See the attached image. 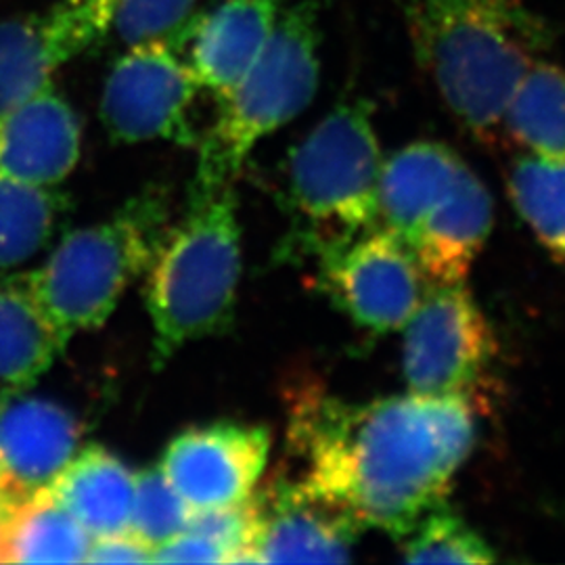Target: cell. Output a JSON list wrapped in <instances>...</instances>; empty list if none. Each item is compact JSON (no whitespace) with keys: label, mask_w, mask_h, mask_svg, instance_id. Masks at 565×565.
<instances>
[{"label":"cell","mask_w":565,"mask_h":565,"mask_svg":"<svg viewBox=\"0 0 565 565\" xmlns=\"http://www.w3.org/2000/svg\"><path fill=\"white\" fill-rule=\"evenodd\" d=\"M291 438L302 482L361 530L401 541L431 507L445 503L476 445V411L463 396H406L345 403L308 396Z\"/></svg>","instance_id":"1"},{"label":"cell","mask_w":565,"mask_h":565,"mask_svg":"<svg viewBox=\"0 0 565 565\" xmlns=\"http://www.w3.org/2000/svg\"><path fill=\"white\" fill-rule=\"evenodd\" d=\"M415 60L476 139L505 130L509 103L551 46L546 21L522 0H406Z\"/></svg>","instance_id":"2"},{"label":"cell","mask_w":565,"mask_h":565,"mask_svg":"<svg viewBox=\"0 0 565 565\" xmlns=\"http://www.w3.org/2000/svg\"><path fill=\"white\" fill-rule=\"evenodd\" d=\"M242 277V226L233 184H193L181 223L163 235L149 264L147 310L153 363L223 331Z\"/></svg>","instance_id":"3"},{"label":"cell","mask_w":565,"mask_h":565,"mask_svg":"<svg viewBox=\"0 0 565 565\" xmlns=\"http://www.w3.org/2000/svg\"><path fill=\"white\" fill-rule=\"evenodd\" d=\"M380 142L371 107L338 103L289 156L285 203L294 216L291 249L321 258L380 226Z\"/></svg>","instance_id":"4"},{"label":"cell","mask_w":565,"mask_h":565,"mask_svg":"<svg viewBox=\"0 0 565 565\" xmlns=\"http://www.w3.org/2000/svg\"><path fill=\"white\" fill-rule=\"evenodd\" d=\"M319 13L315 0L282 7L260 55L223 99L200 137L193 184H233L258 142L300 116L319 88Z\"/></svg>","instance_id":"5"},{"label":"cell","mask_w":565,"mask_h":565,"mask_svg":"<svg viewBox=\"0 0 565 565\" xmlns=\"http://www.w3.org/2000/svg\"><path fill=\"white\" fill-rule=\"evenodd\" d=\"M168 228L166 198L142 193L111 218L70 233L25 281L70 340L111 317L126 287L149 268Z\"/></svg>","instance_id":"6"},{"label":"cell","mask_w":565,"mask_h":565,"mask_svg":"<svg viewBox=\"0 0 565 565\" xmlns=\"http://www.w3.org/2000/svg\"><path fill=\"white\" fill-rule=\"evenodd\" d=\"M102 97V120L118 142L198 145L191 107L202 86L174 39L156 36L126 44Z\"/></svg>","instance_id":"7"},{"label":"cell","mask_w":565,"mask_h":565,"mask_svg":"<svg viewBox=\"0 0 565 565\" xmlns=\"http://www.w3.org/2000/svg\"><path fill=\"white\" fill-rule=\"evenodd\" d=\"M494 352V333L463 282L427 287L404 327L403 373L408 392L471 401Z\"/></svg>","instance_id":"8"},{"label":"cell","mask_w":565,"mask_h":565,"mask_svg":"<svg viewBox=\"0 0 565 565\" xmlns=\"http://www.w3.org/2000/svg\"><path fill=\"white\" fill-rule=\"evenodd\" d=\"M319 273L343 315L375 333L404 329L427 291L411 249L382 226L323 254Z\"/></svg>","instance_id":"9"},{"label":"cell","mask_w":565,"mask_h":565,"mask_svg":"<svg viewBox=\"0 0 565 565\" xmlns=\"http://www.w3.org/2000/svg\"><path fill=\"white\" fill-rule=\"evenodd\" d=\"M120 0H55L0 23V114L32 99L55 74L114 32Z\"/></svg>","instance_id":"10"},{"label":"cell","mask_w":565,"mask_h":565,"mask_svg":"<svg viewBox=\"0 0 565 565\" xmlns=\"http://www.w3.org/2000/svg\"><path fill=\"white\" fill-rule=\"evenodd\" d=\"M270 436L260 425H203L182 431L163 452L160 469L193 511L239 505L263 476Z\"/></svg>","instance_id":"11"},{"label":"cell","mask_w":565,"mask_h":565,"mask_svg":"<svg viewBox=\"0 0 565 565\" xmlns=\"http://www.w3.org/2000/svg\"><path fill=\"white\" fill-rule=\"evenodd\" d=\"M256 507L252 564H343L352 559L361 527L310 492L300 480H279Z\"/></svg>","instance_id":"12"},{"label":"cell","mask_w":565,"mask_h":565,"mask_svg":"<svg viewBox=\"0 0 565 565\" xmlns=\"http://www.w3.org/2000/svg\"><path fill=\"white\" fill-rule=\"evenodd\" d=\"M285 0H214L170 36L216 102L242 81L275 32Z\"/></svg>","instance_id":"13"},{"label":"cell","mask_w":565,"mask_h":565,"mask_svg":"<svg viewBox=\"0 0 565 565\" xmlns=\"http://www.w3.org/2000/svg\"><path fill=\"white\" fill-rule=\"evenodd\" d=\"M81 425L61 404L30 396L0 401V469L9 499L53 484L81 445Z\"/></svg>","instance_id":"14"},{"label":"cell","mask_w":565,"mask_h":565,"mask_svg":"<svg viewBox=\"0 0 565 565\" xmlns=\"http://www.w3.org/2000/svg\"><path fill=\"white\" fill-rule=\"evenodd\" d=\"M81 142L76 111L51 84L32 99L0 114V174L53 186L76 168Z\"/></svg>","instance_id":"15"},{"label":"cell","mask_w":565,"mask_h":565,"mask_svg":"<svg viewBox=\"0 0 565 565\" xmlns=\"http://www.w3.org/2000/svg\"><path fill=\"white\" fill-rule=\"evenodd\" d=\"M492 198L463 163L427 214L411 254L427 287L461 285L492 231Z\"/></svg>","instance_id":"16"},{"label":"cell","mask_w":565,"mask_h":565,"mask_svg":"<svg viewBox=\"0 0 565 565\" xmlns=\"http://www.w3.org/2000/svg\"><path fill=\"white\" fill-rule=\"evenodd\" d=\"M463 163L445 142H411L392 153L382 162L377 179L380 226L411 249L427 214Z\"/></svg>","instance_id":"17"},{"label":"cell","mask_w":565,"mask_h":565,"mask_svg":"<svg viewBox=\"0 0 565 565\" xmlns=\"http://www.w3.org/2000/svg\"><path fill=\"white\" fill-rule=\"evenodd\" d=\"M49 492L93 539L130 527L135 473L102 446L76 452Z\"/></svg>","instance_id":"18"},{"label":"cell","mask_w":565,"mask_h":565,"mask_svg":"<svg viewBox=\"0 0 565 565\" xmlns=\"http://www.w3.org/2000/svg\"><path fill=\"white\" fill-rule=\"evenodd\" d=\"M90 543L49 488L0 509V564H84Z\"/></svg>","instance_id":"19"},{"label":"cell","mask_w":565,"mask_h":565,"mask_svg":"<svg viewBox=\"0 0 565 565\" xmlns=\"http://www.w3.org/2000/svg\"><path fill=\"white\" fill-rule=\"evenodd\" d=\"M67 342L28 281H0V384L18 390L34 384Z\"/></svg>","instance_id":"20"},{"label":"cell","mask_w":565,"mask_h":565,"mask_svg":"<svg viewBox=\"0 0 565 565\" xmlns=\"http://www.w3.org/2000/svg\"><path fill=\"white\" fill-rule=\"evenodd\" d=\"M505 130L532 156L565 160V70L541 60L509 103Z\"/></svg>","instance_id":"21"},{"label":"cell","mask_w":565,"mask_h":565,"mask_svg":"<svg viewBox=\"0 0 565 565\" xmlns=\"http://www.w3.org/2000/svg\"><path fill=\"white\" fill-rule=\"evenodd\" d=\"M65 202L53 186H36L0 174V268L39 256L53 239Z\"/></svg>","instance_id":"22"},{"label":"cell","mask_w":565,"mask_h":565,"mask_svg":"<svg viewBox=\"0 0 565 565\" xmlns=\"http://www.w3.org/2000/svg\"><path fill=\"white\" fill-rule=\"evenodd\" d=\"M509 198L546 252L565 264V160L532 153L518 160Z\"/></svg>","instance_id":"23"},{"label":"cell","mask_w":565,"mask_h":565,"mask_svg":"<svg viewBox=\"0 0 565 565\" xmlns=\"http://www.w3.org/2000/svg\"><path fill=\"white\" fill-rule=\"evenodd\" d=\"M401 553L408 564H492L494 548L445 503L431 507L404 534Z\"/></svg>","instance_id":"24"},{"label":"cell","mask_w":565,"mask_h":565,"mask_svg":"<svg viewBox=\"0 0 565 565\" xmlns=\"http://www.w3.org/2000/svg\"><path fill=\"white\" fill-rule=\"evenodd\" d=\"M191 513L193 509L184 503L160 467L135 473L130 530L142 541L153 548L162 545L186 527Z\"/></svg>","instance_id":"25"},{"label":"cell","mask_w":565,"mask_h":565,"mask_svg":"<svg viewBox=\"0 0 565 565\" xmlns=\"http://www.w3.org/2000/svg\"><path fill=\"white\" fill-rule=\"evenodd\" d=\"M203 0H120L114 32L124 44L168 36L202 9Z\"/></svg>","instance_id":"26"},{"label":"cell","mask_w":565,"mask_h":565,"mask_svg":"<svg viewBox=\"0 0 565 565\" xmlns=\"http://www.w3.org/2000/svg\"><path fill=\"white\" fill-rule=\"evenodd\" d=\"M153 564H226V553L214 541L184 527L153 551Z\"/></svg>","instance_id":"27"},{"label":"cell","mask_w":565,"mask_h":565,"mask_svg":"<svg viewBox=\"0 0 565 565\" xmlns=\"http://www.w3.org/2000/svg\"><path fill=\"white\" fill-rule=\"evenodd\" d=\"M153 546L130 527L116 534L93 539L84 564H147L153 562Z\"/></svg>","instance_id":"28"},{"label":"cell","mask_w":565,"mask_h":565,"mask_svg":"<svg viewBox=\"0 0 565 565\" xmlns=\"http://www.w3.org/2000/svg\"><path fill=\"white\" fill-rule=\"evenodd\" d=\"M7 501H13V499H9L4 492V480H2V469H0V505H4Z\"/></svg>","instance_id":"29"}]
</instances>
